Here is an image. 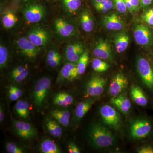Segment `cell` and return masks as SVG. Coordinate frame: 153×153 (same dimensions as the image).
Masks as SVG:
<instances>
[{"label": "cell", "instance_id": "obj_40", "mask_svg": "<svg viewBox=\"0 0 153 153\" xmlns=\"http://www.w3.org/2000/svg\"><path fill=\"white\" fill-rule=\"evenodd\" d=\"M139 153H153V146H143L137 151Z\"/></svg>", "mask_w": 153, "mask_h": 153}, {"label": "cell", "instance_id": "obj_17", "mask_svg": "<svg viewBox=\"0 0 153 153\" xmlns=\"http://www.w3.org/2000/svg\"><path fill=\"white\" fill-rule=\"evenodd\" d=\"M103 24L107 30L119 31L123 27V22L120 17L116 13L105 16L103 18Z\"/></svg>", "mask_w": 153, "mask_h": 153}, {"label": "cell", "instance_id": "obj_31", "mask_svg": "<svg viewBox=\"0 0 153 153\" xmlns=\"http://www.w3.org/2000/svg\"><path fill=\"white\" fill-rule=\"evenodd\" d=\"M91 66L94 71L98 72H104L110 67L109 64L104 60L96 57L92 60Z\"/></svg>", "mask_w": 153, "mask_h": 153}, {"label": "cell", "instance_id": "obj_26", "mask_svg": "<svg viewBox=\"0 0 153 153\" xmlns=\"http://www.w3.org/2000/svg\"><path fill=\"white\" fill-rule=\"evenodd\" d=\"M18 18L14 12L10 10L6 11L3 14L1 18L3 27L6 29H10L16 24Z\"/></svg>", "mask_w": 153, "mask_h": 153}, {"label": "cell", "instance_id": "obj_13", "mask_svg": "<svg viewBox=\"0 0 153 153\" xmlns=\"http://www.w3.org/2000/svg\"><path fill=\"white\" fill-rule=\"evenodd\" d=\"M85 50L82 42L74 41L66 45L64 50V56L68 62L76 63Z\"/></svg>", "mask_w": 153, "mask_h": 153}, {"label": "cell", "instance_id": "obj_21", "mask_svg": "<svg viewBox=\"0 0 153 153\" xmlns=\"http://www.w3.org/2000/svg\"><path fill=\"white\" fill-rule=\"evenodd\" d=\"M95 98H88L77 105L74 111V116L76 121L80 120L91 109L95 102Z\"/></svg>", "mask_w": 153, "mask_h": 153}, {"label": "cell", "instance_id": "obj_47", "mask_svg": "<svg viewBox=\"0 0 153 153\" xmlns=\"http://www.w3.org/2000/svg\"><path fill=\"white\" fill-rule=\"evenodd\" d=\"M94 2H101L102 1H104V0H94Z\"/></svg>", "mask_w": 153, "mask_h": 153}, {"label": "cell", "instance_id": "obj_20", "mask_svg": "<svg viewBox=\"0 0 153 153\" xmlns=\"http://www.w3.org/2000/svg\"><path fill=\"white\" fill-rule=\"evenodd\" d=\"M110 102L119 110L124 114L128 112L131 108V102L125 95L119 94L112 97Z\"/></svg>", "mask_w": 153, "mask_h": 153}, {"label": "cell", "instance_id": "obj_1", "mask_svg": "<svg viewBox=\"0 0 153 153\" xmlns=\"http://www.w3.org/2000/svg\"><path fill=\"white\" fill-rule=\"evenodd\" d=\"M88 137L95 147L104 149L112 146L115 142L113 134L99 123H94L88 128Z\"/></svg>", "mask_w": 153, "mask_h": 153}, {"label": "cell", "instance_id": "obj_30", "mask_svg": "<svg viewBox=\"0 0 153 153\" xmlns=\"http://www.w3.org/2000/svg\"><path fill=\"white\" fill-rule=\"evenodd\" d=\"M9 60V52L6 46L1 43L0 45V68L1 70L6 68Z\"/></svg>", "mask_w": 153, "mask_h": 153}, {"label": "cell", "instance_id": "obj_41", "mask_svg": "<svg viewBox=\"0 0 153 153\" xmlns=\"http://www.w3.org/2000/svg\"><path fill=\"white\" fill-rule=\"evenodd\" d=\"M8 95L9 99L12 101H16L19 98L18 95L10 87L8 89Z\"/></svg>", "mask_w": 153, "mask_h": 153}, {"label": "cell", "instance_id": "obj_44", "mask_svg": "<svg viewBox=\"0 0 153 153\" xmlns=\"http://www.w3.org/2000/svg\"><path fill=\"white\" fill-rule=\"evenodd\" d=\"M153 0H140L141 7L143 8L146 7L150 5Z\"/></svg>", "mask_w": 153, "mask_h": 153}, {"label": "cell", "instance_id": "obj_33", "mask_svg": "<svg viewBox=\"0 0 153 153\" xmlns=\"http://www.w3.org/2000/svg\"><path fill=\"white\" fill-rule=\"evenodd\" d=\"M113 1L111 0H104L100 2H94V6L96 10L98 12L105 13L113 7Z\"/></svg>", "mask_w": 153, "mask_h": 153}, {"label": "cell", "instance_id": "obj_7", "mask_svg": "<svg viewBox=\"0 0 153 153\" xmlns=\"http://www.w3.org/2000/svg\"><path fill=\"white\" fill-rule=\"evenodd\" d=\"M27 37L33 44L41 48L47 46L51 40L50 32L41 27H35L29 30Z\"/></svg>", "mask_w": 153, "mask_h": 153}, {"label": "cell", "instance_id": "obj_19", "mask_svg": "<svg viewBox=\"0 0 153 153\" xmlns=\"http://www.w3.org/2000/svg\"><path fill=\"white\" fill-rule=\"evenodd\" d=\"M50 115L63 126L67 127L69 125L71 113L68 110L59 108L53 109L50 112Z\"/></svg>", "mask_w": 153, "mask_h": 153}, {"label": "cell", "instance_id": "obj_27", "mask_svg": "<svg viewBox=\"0 0 153 153\" xmlns=\"http://www.w3.org/2000/svg\"><path fill=\"white\" fill-rule=\"evenodd\" d=\"M40 152L42 153H60V148L52 140L47 139L44 140L40 144Z\"/></svg>", "mask_w": 153, "mask_h": 153}, {"label": "cell", "instance_id": "obj_5", "mask_svg": "<svg viewBox=\"0 0 153 153\" xmlns=\"http://www.w3.org/2000/svg\"><path fill=\"white\" fill-rule=\"evenodd\" d=\"M137 69L141 78L146 86L153 91V69L149 62L142 57L138 58Z\"/></svg>", "mask_w": 153, "mask_h": 153}, {"label": "cell", "instance_id": "obj_36", "mask_svg": "<svg viewBox=\"0 0 153 153\" xmlns=\"http://www.w3.org/2000/svg\"><path fill=\"white\" fill-rule=\"evenodd\" d=\"M114 5L117 10L121 13H125L126 12L125 0H113Z\"/></svg>", "mask_w": 153, "mask_h": 153}, {"label": "cell", "instance_id": "obj_6", "mask_svg": "<svg viewBox=\"0 0 153 153\" xmlns=\"http://www.w3.org/2000/svg\"><path fill=\"white\" fill-rule=\"evenodd\" d=\"M54 27L57 36L63 39L72 38L76 33V28L74 24L64 18H58L55 19Z\"/></svg>", "mask_w": 153, "mask_h": 153}, {"label": "cell", "instance_id": "obj_38", "mask_svg": "<svg viewBox=\"0 0 153 153\" xmlns=\"http://www.w3.org/2000/svg\"><path fill=\"white\" fill-rule=\"evenodd\" d=\"M28 67L26 65H19V66H17L14 68L11 71L10 73V76L16 75V74L24 71Z\"/></svg>", "mask_w": 153, "mask_h": 153}, {"label": "cell", "instance_id": "obj_28", "mask_svg": "<svg viewBox=\"0 0 153 153\" xmlns=\"http://www.w3.org/2000/svg\"><path fill=\"white\" fill-rule=\"evenodd\" d=\"M15 110L18 116L23 119L27 120L29 118V104L27 101L23 100H18L15 105Z\"/></svg>", "mask_w": 153, "mask_h": 153}, {"label": "cell", "instance_id": "obj_15", "mask_svg": "<svg viewBox=\"0 0 153 153\" xmlns=\"http://www.w3.org/2000/svg\"><path fill=\"white\" fill-rule=\"evenodd\" d=\"M128 81L122 73H118L112 78L110 84L109 93L112 97L119 95L127 86Z\"/></svg>", "mask_w": 153, "mask_h": 153}, {"label": "cell", "instance_id": "obj_14", "mask_svg": "<svg viewBox=\"0 0 153 153\" xmlns=\"http://www.w3.org/2000/svg\"><path fill=\"white\" fill-rule=\"evenodd\" d=\"M94 57L103 60H109L112 56L111 47L108 42L102 39L96 42L92 50Z\"/></svg>", "mask_w": 153, "mask_h": 153}, {"label": "cell", "instance_id": "obj_29", "mask_svg": "<svg viewBox=\"0 0 153 153\" xmlns=\"http://www.w3.org/2000/svg\"><path fill=\"white\" fill-rule=\"evenodd\" d=\"M89 60V52L88 49H85V51L76 63L79 75H81L85 73Z\"/></svg>", "mask_w": 153, "mask_h": 153}, {"label": "cell", "instance_id": "obj_24", "mask_svg": "<svg viewBox=\"0 0 153 153\" xmlns=\"http://www.w3.org/2000/svg\"><path fill=\"white\" fill-rule=\"evenodd\" d=\"M45 125L49 134L55 138L62 136L63 129L61 125L53 118L47 117L45 120Z\"/></svg>", "mask_w": 153, "mask_h": 153}, {"label": "cell", "instance_id": "obj_4", "mask_svg": "<svg viewBox=\"0 0 153 153\" xmlns=\"http://www.w3.org/2000/svg\"><path fill=\"white\" fill-rule=\"evenodd\" d=\"M99 112L102 121L106 125L115 130L120 128L121 117L114 108L109 105H105L100 107Z\"/></svg>", "mask_w": 153, "mask_h": 153}, {"label": "cell", "instance_id": "obj_25", "mask_svg": "<svg viewBox=\"0 0 153 153\" xmlns=\"http://www.w3.org/2000/svg\"><path fill=\"white\" fill-rule=\"evenodd\" d=\"M130 94L134 101L138 105L145 106L147 105L148 100L142 89L138 86L134 85L131 88Z\"/></svg>", "mask_w": 153, "mask_h": 153}, {"label": "cell", "instance_id": "obj_22", "mask_svg": "<svg viewBox=\"0 0 153 153\" xmlns=\"http://www.w3.org/2000/svg\"><path fill=\"white\" fill-rule=\"evenodd\" d=\"M74 100V97L71 94L62 91L55 94L53 97V102L56 106L66 108L70 106Z\"/></svg>", "mask_w": 153, "mask_h": 153}, {"label": "cell", "instance_id": "obj_9", "mask_svg": "<svg viewBox=\"0 0 153 153\" xmlns=\"http://www.w3.org/2000/svg\"><path fill=\"white\" fill-rule=\"evenodd\" d=\"M24 18L29 23L36 24L43 20L46 15L45 7L40 4H31L23 10Z\"/></svg>", "mask_w": 153, "mask_h": 153}, {"label": "cell", "instance_id": "obj_2", "mask_svg": "<svg viewBox=\"0 0 153 153\" xmlns=\"http://www.w3.org/2000/svg\"><path fill=\"white\" fill-rule=\"evenodd\" d=\"M52 84L49 77H43L38 79L34 86L33 99L34 105L37 109L42 108L46 102Z\"/></svg>", "mask_w": 153, "mask_h": 153}, {"label": "cell", "instance_id": "obj_32", "mask_svg": "<svg viewBox=\"0 0 153 153\" xmlns=\"http://www.w3.org/2000/svg\"><path fill=\"white\" fill-rule=\"evenodd\" d=\"M62 1L66 10L70 13L76 12L82 5L81 0H62Z\"/></svg>", "mask_w": 153, "mask_h": 153}, {"label": "cell", "instance_id": "obj_37", "mask_svg": "<svg viewBox=\"0 0 153 153\" xmlns=\"http://www.w3.org/2000/svg\"><path fill=\"white\" fill-rule=\"evenodd\" d=\"M141 18L147 25L153 26V9H149L146 11L143 14Z\"/></svg>", "mask_w": 153, "mask_h": 153}, {"label": "cell", "instance_id": "obj_12", "mask_svg": "<svg viewBox=\"0 0 153 153\" xmlns=\"http://www.w3.org/2000/svg\"><path fill=\"white\" fill-rule=\"evenodd\" d=\"M106 79L100 76H94L86 83L85 94L88 96L97 97L103 93Z\"/></svg>", "mask_w": 153, "mask_h": 153}, {"label": "cell", "instance_id": "obj_42", "mask_svg": "<svg viewBox=\"0 0 153 153\" xmlns=\"http://www.w3.org/2000/svg\"><path fill=\"white\" fill-rule=\"evenodd\" d=\"M132 6L133 8L134 11L138 10L140 6V0H130Z\"/></svg>", "mask_w": 153, "mask_h": 153}, {"label": "cell", "instance_id": "obj_3", "mask_svg": "<svg viewBox=\"0 0 153 153\" xmlns=\"http://www.w3.org/2000/svg\"><path fill=\"white\" fill-rule=\"evenodd\" d=\"M152 125L149 120L140 118L134 120L130 128V135L133 139L138 140L146 137L152 132Z\"/></svg>", "mask_w": 153, "mask_h": 153}, {"label": "cell", "instance_id": "obj_39", "mask_svg": "<svg viewBox=\"0 0 153 153\" xmlns=\"http://www.w3.org/2000/svg\"><path fill=\"white\" fill-rule=\"evenodd\" d=\"M68 150L69 153H80V150L74 143H69L68 145Z\"/></svg>", "mask_w": 153, "mask_h": 153}, {"label": "cell", "instance_id": "obj_11", "mask_svg": "<svg viewBox=\"0 0 153 153\" xmlns=\"http://www.w3.org/2000/svg\"><path fill=\"white\" fill-rule=\"evenodd\" d=\"M134 37L137 44L141 46L146 47L152 44L153 35L151 30L146 25H137L134 32Z\"/></svg>", "mask_w": 153, "mask_h": 153}, {"label": "cell", "instance_id": "obj_8", "mask_svg": "<svg viewBox=\"0 0 153 153\" xmlns=\"http://www.w3.org/2000/svg\"><path fill=\"white\" fill-rule=\"evenodd\" d=\"M16 45L20 53L29 60H35L41 52V48L33 44L27 37L17 39Z\"/></svg>", "mask_w": 153, "mask_h": 153}, {"label": "cell", "instance_id": "obj_23", "mask_svg": "<svg viewBox=\"0 0 153 153\" xmlns=\"http://www.w3.org/2000/svg\"><path fill=\"white\" fill-rule=\"evenodd\" d=\"M130 39L128 34L125 32H120L116 35L114 43L117 52L122 53L127 49L129 44Z\"/></svg>", "mask_w": 153, "mask_h": 153}, {"label": "cell", "instance_id": "obj_48", "mask_svg": "<svg viewBox=\"0 0 153 153\" xmlns=\"http://www.w3.org/2000/svg\"><path fill=\"white\" fill-rule=\"evenodd\" d=\"M22 1H27V0H22Z\"/></svg>", "mask_w": 153, "mask_h": 153}, {"label": "cell", "instance_id": "obj_34", "mask_svg": "<svg viewBox=\"0 0 153 153\" xmlns=\"http://www.w3.org/2000/svg\"><path fill=\"white\" fill-rule=\"evenodd\" d=\"M30 74V70L27 68L24 71L18 73L16 75L10 76L12 81L16 83H19L24 81Z\"/></svg>", "mask_w": 153, "mask_h": 153}, {"label": "cell", "instance_id": "obj_18", "mask_svg": "<svg viewBox=\"0 0 153 153\" xmlns=\"http://www.w3.org/2000/svg\"><path fill=\"white\" fill-rule=\"evenodd\" d=\"M79 24L82 30L86 33H91L94 28V22L89 10L85 9L79 16Z\"/></svg>", "mask_w": 153, "mask_h": 153}, {"label": "cell", "instance_id": "obj_35", "mask_svg": "<svg viewBox=\"0 0 153 153\" xmlns=\"http://www.w3.org/2000/svg\"><path fill=\"white\" fill-rule=\"evenodd\" d=\"M6 150L9 153H24L23 148L13 142H8L6 144Z\"/></svg>", "mask_w": 153, "mask_h": 153}, {"label": "cell", "instance_id": "obj_46", "mask_svg": "<svg viewBox=\"0 0 153 153\" xmlns=\"http://www.w3.org/2000/svg\"><path fill=\"white\" fill-rule=\"evenodd\" d=\"M125 2L127 10L131 12L134 11L133 8L132 6L130 1V0H125Z\"/></svg>", "mask_w": 153, "mask_h": 153}, {"label": "cell", "instance_id": "obj_45", "mask_svg": "<svg viewBox=\"0 0 153 153\" xmlns=\"http://www.w3.org/2000/svg\"><path fill=\"white\" fill-rule=\"evenodd\" d=\"M4 119V111L3 105H1L0 107V122L1 123Z\"/></svg>", "mask_w": 153, "mask_h": 153}, {"label": "cell", "instance_id": "obj_10", "mask_svg": "<svg viewBox=\"0 0 153 153\" xmlns=\"http://www.w3.org/2000/svg\"><path fill=\"white\" fill-rule=\"evenodd\" d=\"M13 126L16 134L24 140L33 139L38 134V131L36 128L26 122L14 120Z\"/></svg>", "mask_w": 153, "mask_h": 153}, {"label": "cell", "instance_id": "obj_43", "mask_svg": "<svg viewBox=\"0 0 153 153\" xmlns=\"http://www.w3.org/2000/svg\"><path fill=\"white\" fill-rule=\"evenodd\" d=\"M9 87L14 92H15L16 94L18 95V96L19 97V98H20V97H21L22 96V94H23V92H22V90L20 89L19 88L13 85H11Z\"/></svg>", "mask_w": 153, "mask_h": 153}, {"label": "cell", "instance_id": "obj_16", "mask_svg": "<svg viewBox=\"0 0 153 153\" xmlns=\"http://www.w3.org/2000/svg\"><path fill=\"white\" fill-rule=\"evenodd\" d=\"M79 75L76 63H66L62 67L57 77L58 82L72 81Z\"/></svg>", "mask_w": 153, "mask_h": 153}]
</instances>
